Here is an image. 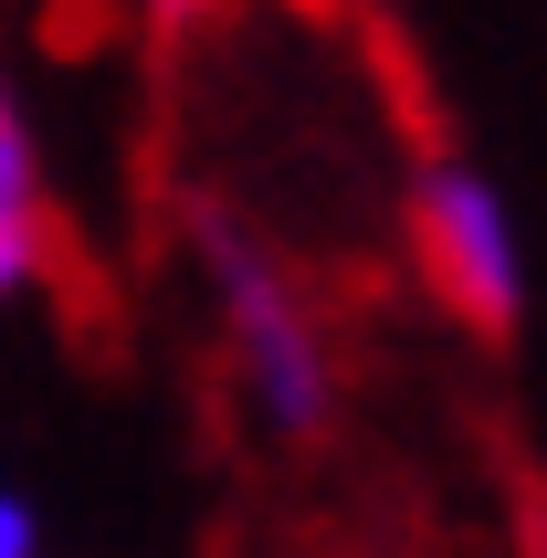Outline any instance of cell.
Listing matches in <instances>:
<instances>
[{"mask_svg":"<svg viewBox=\"0 0 547 558\" xmlns=\"http://www.w3.org/2000/svg\"><path fill=\"white\" fill-rule=\"evenodd\" d=\"M411 264L463 327H485L506 338L526 306V253H516V221L495 201L485 169H463V158H422V180H411Z\"/></svg>","mask_w":547,"mask_h":558,"instance_id":"cell-2","label":"cell"},{"mask_svg":"<svg viewBox=\"0 0 547 558\" xmlns=\"http://www.w3.org/2000/svg\"><path fill=\"white\" fill-rule=\"evenodd\" d=\"M42 253H53V232H42V201H22V211H0V306L42 284Z\"/></svg>","mask_w":547,"mask_h":558,"instance_id":"cell-3","label":"cell"},{"mask_svg":"<svg viewBox=\"0 0 547 558\" xmlns=\"http://www.w3.org/2000/svg\"><path fill=\"white\" fill-rule=\"evenodd\" d=\"M200 253H211V306H221L232 359H243L253 411H264L274 433H316V422H327V338H316L295 275H284L264 243H243L232 221H211Z\"/></svg>","mask_w":547,"mask_h":558,"instance_id":"cell-1","label":"cell"},{"mask_svg":"<svg viewBox=\"0 0 547 558\" xmlns=\"http://www.w3.org/2000/svg\"><path fill=\"white\" fill-rule=\"evenodd\" d=\"M0 558H42V527H32L22 496H0Z\"/></svg>","mask_w":547,"mask_h":558,"instance_id":"cell-5","label":"cell"},{"mask_svg":"<svg viewBox=\"0 0 547 558\" xmlns=\"http://www.w3.org/2000/svg\"><path fill=\"white\" fill-rule=\"evenodd\" d=\"M22 201H32V126L11 106V85H0V211H22Z\"/></svg>","mask_w":547,"mask_h":558,"instance_id":"cell-4","label":"cell"}]
</instances>
